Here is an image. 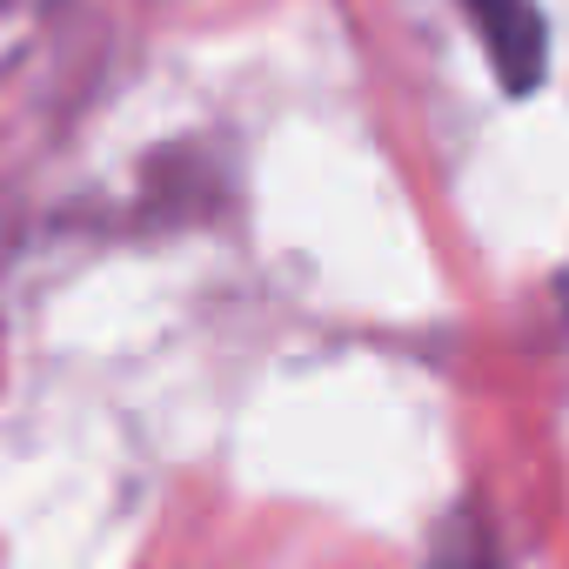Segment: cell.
<instances>
[{
  "instance_id": "1",
  "label": "cell",
  "mask_w": 569,
  "mask_h": 569,
  "mask_svg": "<svg viewBox=\"0 0 569 569\" xmlns=\"http://www.w3.org/2000/svg\"><path fill=\"white\" fill-rule=\"evenodd\" d=\"M469 8H476V21L489 28V41H496V54H502V68L522 81L529 68H536V21H529V8H522V0H469Z\"/></svg>"
}]
</instances>
